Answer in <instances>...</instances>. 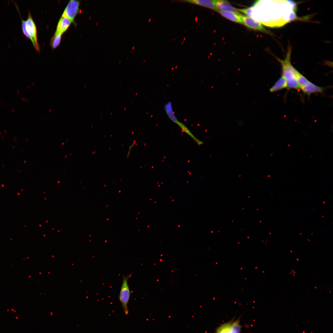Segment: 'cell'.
<instances>
[{
  "instance_id": "obj_9",
  "label": "cell",
  "mask_w": 333,
  "mask_h": 333,
  "mask_svg": "<svg viewBox=\"0 0 333 333\" xmlns=\"http://www.w3.org/2000/svg\"><path fill=\"white\" fill-rule=\"evenodd\" d=\"M223 16L234 22L243 24V22L240 17V14L225 11L218 10L216 11Z\"/></svg>"
},
{
  "instance_id": "obj_14",
  "label": "cell",
  "mask_w": 333,
  "mask_h": 333,
  "mask_svg": "<svg viewBox=\"0 0 333 333\" xmlns=\"http://www.w3.org/2000/svg\"><path fill=\"white\" fill-rule=\"evenodd\" d=\"M62 35L61 33L55 31L50 42V45L52 49H55L60 45Z\"/></svg>"
},
{
  "instance_id": "obj_16",
  "label": "cell",
  "mask_w": 333,
  "mask_h": 333,
  "mask_svg": "<svg viewBox=\"0 0 333 333\" xmlns=\"http://www.w3.org/2000/svg\"><path fill=\"white\" fill-rule=\"evenodd\" d=\"M296 77L300 89L306 86L310 82L298 71L296 75Z\"/></svg>"
},
{
  "instance_id": "obj_1",
  "label": "cell",
  "mask_w": 333,
  "mask_h": 333,
  "mask_svg": "<svg viewBox=\"0 0 333 333\" xmlns=\"http://www.w3.org/2000/svg\"><path fill=\"white\" fill-rule=\"evenodd\" d=\"M291 47H289L286 56L284 60L277 58L281 65L282 75L286 80L287 87L298 89H300L296 77V75L298 71L291 63Z\"/></svg>"
},
{
  "instance_id": "obj_17",
  "label": "cell",
  "mask_w": 333,
  "mask_h": 333,
  "mask_svg": "<svg viewBox=\"0 0 333 333\" xmlns=\"http://www.w3.org/2000/svg\"><path fill=\"white\" fill-rule=\"evenodd\" d=\"M20 16L22 21V27L23 32L24 35L28 38L31 41L33 45L34 44V41L31 36L27 33L26 28V21L24 20Z\"/></svg>"
},
{
  "instance_id": "obj_8",
  "label": "cell",
  "mask_w": 333,
  "mask_h": 333,
  "mask_svg": "<svg viewBox=\"0 0 333 333\" xmlns=\"http://www.w3.org/2000/svg\"><path fill=\"white\" fill-rule=\"evenodd\" d=\"M72 23L70 19L61 16L57 23L56 31L63 34L68 30Z\"/></svg>"
},
{
  "instance_id": "obj_11",
  "label": "cell",
  "mask_w": 333,
  "mask_h": 333,
  "mask_svg": "<svg viewBox=\"0 0 333 333\" xmlns=\"http://www.w3.org/2000/svg\"><path fill=\"white\" fill-rule=\"evenodd\" d=\"M194 4L217 11L214 2V0H191L185 1Z\"/></svg>"
},
{
  "instance_id": "obj_6",
  "label": "cell",
  "mask_w": 333,
  "mask_h": 333,
  "mask_svg": "<svg viewBox=\"0 0 333 333\" xmlns=\"http://www.w3.org/2000/svg\"><path fill=\"white\" fill-rule=\"evenodd\" d=\"M240 16L243 24L247 27L253 30L268 32L263 25L253 18L241 14Z\"/></svg>"
},
{
  "instance_id": "obj_10",
  "label": "cell",
  "mask_w": 333,
  "mask_h": 333,
  "mask_svg": "<svg viewBox=\"0 0 333 333\" xmlns=\"http://www.w3.org/2000/svg\"><path fill=\"white\" fill-rule=\"evenodd\" d=\"M301 89L304 94L309 96L311 94L322 92L323 88L310 82L308 85Z\"/></svg>"
},
{
  "instance_id": "obj_2",
  "label": "cell",
  "mask_w": 333,
  "mask_h": 333,
  "mask_svg": "<svg viewBox=\"0 0 333 333\" xmlns=\"http://www.w3.org/2000/svg\"><path fill=\"white\" fill-rule=\"evenodd\" d=\"M132 273L126 275H123L122 278V283L118 295V299L120 302L124 312L126 315H128L129 311L128 307L130 296V290L128 281L131 277Z\"/></svg>"
},
{
  "instance_id": "obj_7",
  "label": "cell",
  "mask_w": 333,
  "mask_h": 333,
  "mask_svg": "<svg viewBox=\"0 0 333 333\" xmlns=\"http://www.w3.org/2000/svg\"><path fill=\"white\" fill-rule=\"evenodd\" d=\"M216 7L218 10H221L233 12L237 14L240 13L232 6L228 1L223 0H214Z\"/></svg>"
},
{
  "instance_id": "obj_5",
  "label": "cell",
  "mask_w": 333,
  "mask_h": 333,
  "mask_svg": "<svg viewBox=\"0 0 333 333\" xmlns=\"http://www.w3.org/2000/svg\"><path fill=\"white\" fill-rule=\"evenodd\" d=\"M80 1L71 0L68 3L61 16L70 19L74 24L75 18L77 14L80 12Z\"/></svg>"
},
{
  "instance_id": "obj_18",
  "label": "cell",
  "mask_w": 333,
  "mask_h": 333,
  "mask_svg": "<svg viewBox=\"0 0 333 333\" xmlns=\"http://www.w3.org/2000/svg\"><path fill=\"white\" fill-rule=\"evenodd\" d=\"M136 144V142L135 141H134L133 143L129 146L128 151L126 155V157L127 158L129 157L131 150H132Z\"/></svg>"
},
{
  "instance_id": "obj_3",
  "label": "cell",
  "mask_w": 333,
  "mask_h": 333,
  "mask_svg": "<svg viewBox=\"0 0 333 333\" xmlns=\"http://www.w3.org/2000/svg\"><path fill=\"white\" fill-rule=\"evenodd\" d=\"M241 327L240 319H233L219 326L216 329L215 333H240Z\"/></svg>"
},
{
  "instance_id": "obj_4",
  "label": "cell",
  "mask_w": 333,
  "mask_h": 333,
  "mask_svg": "<svg viewBox=\"0 0 333 333\" xmlns=\"http://www.w3.org/2000/svg\"><path fill=\"white\" fill-rule=\"evenodd\" d=\"M25 21L26 31L34 41L33 46L35 50L39 52L40 49L38 41L37 27L29 11H28L27 19Z\"/></svg>"
},
{
  "instance_id": "obj_15",
  "label": "cell",
  "mask_w": 333,
  "mask_h": 333,
  "mask_svg": "<svg viewBox=\"0 0 333 333\" xmlns=\"http://www.w3.org/2000/svg\"><path fill=\"white\" fill-rule=\"evenodd\" d=\"M181 128L182 131L190 136L196 142L199 146L203 144V142L196 138L191 133L188 128L183 123L178 121L176 123Z\"/></svg>"
},
{
  "instance_id": "obj_12",
  "label": "cell",
  "mask_w": 333,
  "mask_h": 333,
  "mask_svg": "<svg viewBox=\"0 0 333 333\" xmlns=\"http://www.w3.org/2000/svg\"><path fill=\"white\" fill-rule=\"evenodd\" d=\"M287 87L286 80L284 77L282 75L270 88L269 91L271 92H274Z\"/></svg>"
},
{
  "instance_id": "obj_13",
  "label": "cell",
  "mask_w": 333,
  "mask_h": 333,
  "mask_svg": "<svg viewBox=\"0 0 333 333\" xmlns=\"http://www.w3.org/2000/svg\"><path fill=\"white\" fill-rule=\"evenodd\" d=\"M164 108L168 117L171 121L176 124L179 121L175 114L171 102L169 101L166 103Z\"/></svg>"
}]
</instances>
